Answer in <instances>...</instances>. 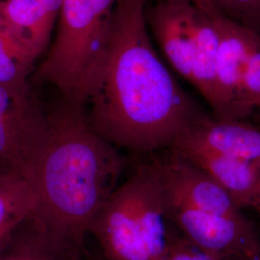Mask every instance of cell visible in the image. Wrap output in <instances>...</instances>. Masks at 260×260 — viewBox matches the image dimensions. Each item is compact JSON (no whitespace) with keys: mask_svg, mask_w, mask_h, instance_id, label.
<instances>
[{"mask_svg":"<svg viewBox=\"0 0 260 260\" xmlns=\"http://www.w3.org/2000/svg\"><path fill=\"white\" fill-rule=\"evenodd\" d=\"M148 0H118L103 64L86 96L87 119L118 149H170L197 121L212 116L186 93L158 57L146 20Z\"/></svg>","mask_w":260,"mask_h":260,"instance_id":"6da1fadb","label":"cell"},{"mask_svg":"<svg viewBox=\"0 0 260 260\" xmlns=\"http://www.w3.org/2000/svg\"><path fill=\"white\" fill-rule=\"evenodd\" d=\"M125 163L120 149L91 126L83 106L64 100L47 113L46 132L28 174L38 201L30 221L61 247L82 251Z\"/></svg>","mask_w":260,"mask_h":260,"instance_id":"7a4b0ae2","label":"cell"},{"mask_svg":"<svg viewBox=\"0 0 260 260\" xmlns=\"http://www.w3.org/2000/svg\"><path fill=\"white\" fill-rule=\"evenodd\" d=\"M171 223L164 187L152 160L137 165L90 225L104 260H163Z\"/></svg>","mask_w":260,"mask_h":260,"instance_id":"3957f363","label":"cell"},{"mask_svg":"<svg viewBox=\"0 0 260 260\" xmlns=\"http://www.w3.org/2000/svg\"><path fill=\"white\" fill-rule=\"evenodd\" d=\"M118 0H63L55 40L38 68V80L83 106L103 64Z\"/></svg>","mask_w":260,"mask_h":260,"instance_id":"277c9868","label":"cell"},{"mask_svg":"<svg viewBox=\"0 0 260 260\" xmlns=\"http://www.w3.org/2000/svg\"><path fill=\"white\" fill-rule=\"evenodd\" d=\"M166 200L169 222L200 251L215 260H252L260 235L250 219H232Z\"/></svg>","mask_w":260,"mask_h":260,"instance_id":"5b68a950","label":"cell"},{"mask_svg":"<svg viewBox=\"0 0 260 260\" xmlns=\"http://www.w3.org/2000/svg\"><path fill=\"white\" fill-rule=\"evenodd\" d=\"M47 126V113L31 86H0V173L28 177Z\"/></svg>","mask_w":260,"mask_h":260,"instance_id":"8992f818","label":"cell"},{"mask_svg":"<svg viewBox=\"0 0 260 260\" xmlns=\"http://www.w3.org/2000/svg\"><path fill=\"white\" fill-rule=\"evenodd\" d=\"M211 11L219 32L216 62V106L212 117L219 121L245 120L251 115L242 98V75L247 61L252 32Z\"/></svg>","mask_w":260,"mask_h":260,"instance_id":"52a82bcc","label":"cell"},{"mask_svg":"<svg viewBox=\"0 0 260 260\" xmlns=\"http://www.w3.org/2000/svg\"><path fill=\"white\" fill-rule=\"evenodd\" d=\"M168 200L207 213L242 220L247 218L232 197L204 170L177 157L153 159Z\"/></svg>","mask_w":260,"mask_h":260,"instance_id":"ba28073f","label":"cell"},{"mask_svg":"<svg viewBox=\"0 0 260 260\" xmlns=\"http://www.w3.org/2000/svg\"><path fill=\"white\" fill-rule=\"evenodd\" d=\"M201 9L192 2L157 1L146 8V20L170 65L188 82L195 55Z\"/></svg>","mask_w":260,"mask_h":260,"instance_id":"9c48e42d","label":"cell"},{"mask_svg":"<svg viewBox=\"0 0 260 260\" xmlns=\"http://www.w3.org/2000/svg\"><path fill=\"white\" fill-rule=\"evenodd\" d=\"M194 148L238 159L260 167V129L245 120L197 121L183 131L170 149Z\"/></svg>","mask_w":260,"mask_h":260,"instance_id":"30bf717a","label":"cell"},{"mask_svg":"<svg viewBox=\"0 0 260 260\" xmlns=\"http://www.w3.org/2000/svg\"><path fill=\"white\" fill-rule=\"evenodd\" d=\"M170 151L213 177L240 209L250 207L260 215L259 166L194 148H176Z\"/></svg>","mask_w":260,"mask_h":260,"instance_id":"8fae6325","label":"cell"},{"mask_svg":"<svg viewBox=\"0 0 260 260\" xmlns=\"http://www.w3.org/2000/svg\"><path fill=\"white\" fill-rule=\"evenodd\" d=\"M63 0H0L10 27L36 58L46 50Z\"/></svg>","mask_w":260,"mask_h":260,"instance_id":"7c38bea8","label":"cell"},{"mask_svg":"<svg viewBox=\"0 0 260 260\" xmlns=\"http://www.w3.org/2000/svg\"><path fill=\"white\" fill-rule=\"evenodd\" d=\"M37 203L33 184L25 175L0 173V248L32 218Z\"/></svg>","mask_w":260,"mask_h":260,"instance_id":"4fadbf2b","label":"cell"},{"mask_svg":"<svg viewBox=\"0 0 260 260\" xmlns=\"http://www.w3.org/2000/svg\"><path fill=\"white\" fill-rule=\"evenodd\" d=\"M200 18L197 28L192 84L213 111L216 106V62L219 47V32L211 11L205 3L197 4Z\"/></svg>","mask_w":260,"mask_h":260,"instance_id":"5bb4252c","label":"cell"},{"mask_svg":"<svg viewBox=\"0 0 260 260\" xmlns=\"http://www.w3.org/2000/svg\"><path fill=\"white\" fill-rule=\"evenodd\" d=\"M69 251L38 230L30 220L0 248V260H70Z\"/></svg>","mask_w":260,"mask_h":260,"instance_id":"9a60e30c","label":"cell"},{"mask_svg":"<svg viewBox=\"0 0 260 260\" xmlns=\"http://www.w3.org/2000/svg\"><path fill=\"white\" fill-rule=\"evenodd\" d=\"M36 60L0 12V86L20 88L30 85L28 78Z\"/></svg>","mask_w":260,"mask_h":260,"instance_id":"2e32d148","label":"cell"},{"mask_svg":"<svg viewBox=\"0 0 260 260\" xmlns=\"http://www.w3.org/2000/svg\"><path fill=\"white\" fill-rule=\"evenodd\" d=\"M224 18L260 37V0H207Z\"/></svg>","mask_w":260,"mask_h":260,"instance_id":"e0dca14e","label":"cell"},{"mask_svg":"<svg viewBox=\"0 0 260 260\" xmlns=\"http://www.w3.org/2000/svg\"><path fill=\"white\" fill-rule=\"evenodd\" d=\"M242 98L245 107L252 113L260 108V37L254 33L242 75Z\"/></svg>","mask_w":260,"mask_h":260,"instance_id":"ac0fdd59","label":"cell"},{"mask_svg":"<svg viewBox=\"0 0 260 260\" xmlns=\"http://www.w3.org/2000/svg\"><path fill=\"white\" fill-rule=\"evenodd\" d=\"M163 260H215L200 251L171 223L167 250Z\"/></svg>","mask_w":260,"mask_h":260,"instance_id":"d6986e66","label":"cell"},{"mask_svg":"<svg viewBox=\"0 0 260 260\" xmlns=\"http://www.w3.org/2000/svg\"><path fill=\"white\" fill-rule=\"evenodd\" d=\"M157 1H184V2H192L194 4H198V3H202V2H205L207 0H157Z\"/></svg>","mask_w":260,"mask_h":260,"instance_id":"ffe728a7","label":"cell"},{"mask_svg":"<svg viewBox=\"0 0 260 260\" xmlns=\"http://www.w3.org/2000/svg\"><path fill=\"white\" fill-rule=\"evenodd\" d=\"M70 260H81V252H76Z\"/></svg>","mask_w":260,"mask_h":260,"instance_id":"44dd1931","label":"cell"},{"mask_svg":"<svg viewBox=\"0 0 260 260\" xmlns=\"http://www.w3.org/2000/svg\"><path fill=\"white\" fill-rule=\"evenodd\" d=\"M252 260H260V251L258 252V254L253 258Z\"/></svg>","mask_w":260,"mask_h":260,"instance_id":"7402d4cb","label":"cell"}]
</instances>
